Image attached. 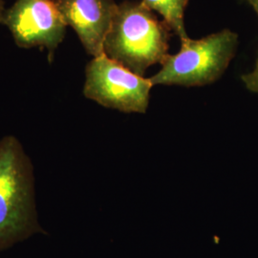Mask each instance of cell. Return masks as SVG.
<instances>
[{"label": "cell", "instance_id": "ba28073f", "mask_svg": "<svg viewBox=\"0 0 258 258\" xmlns=\"http://www.w3.org/2000/svg\"><path fill=\"white\" fill-rule=\"evenodd\" d=\"M249 6L256 13L258 17V0H246ZM242 82L245 84L246 88L250 92L258 95V56L254 69L248 74L243 75L241 77Z\"/></svg>", "mask_w": 258, "mask_h": 258}, {"label": "cell", "instance_id": "277c9868", "mask_svg": "<svg viewBox=\"0 0 258 258\" xmlns=\"http://www.w3.org/2000/svg\"><path fill=\"white\" fill-rule=\"evenodd\" d=\"M152 87L149 79L134 74L104 54L93 57L85 68L84 97L106 108L145 114Z\"/></svg>", "mask_w": 258, "mask_h": 258}, {"label": "cell", "instance_id": "5b68a950", "mask_svg": "<svg viewBox=\"0 0 258 258\" xmlns=\"http://www.w3.org/2000/svg\"><path fill=\"white\" fill-rule=\"evenodd\" d=\"M2 23L18 46L45 48L50 58L62 42L67 27L55 0H17L5 11Z\"/></svg>", "mask_w": 258, "mask_h": 258}, {"label": "cell", "instance_id": "6da1fadb", "mask_svg": "<svg viewBox=\"0 0 258 258\" xmlns=\"http://www.w3.org/2000/svg\"><path fill=\"white\" fill-rule=\"evenodd\" d=\"M170 31L143 1L125 0L118 5L103 54L144 77L150 66L162 64L168 55Z\"/></svg>", "mask_w": 258, "mask_h": 258}, {"label": "cell", "instance_id": "9c48e42d", "mask_svg": "<svg viewBox=\"0 0 258 258\" xmlns=\"http://www.w3.org/2000/svg\"><path fill=\"white\" fill-rule=\"evenodd\" d=\"M5 11L6 9L4 7V2H3V0H0V23H2V21H3Z\"/></svg>", "mask_w": 258, "mask_h": 258}, {"label": "cell", "instance_id": "8992f818", "mask_svg": "<svg viewBox=\"0 0 258 258\" xmlns=\"http://www.w3.org/2000/svg\"><path fill=\"white\" fill-rule=\"evenodd\" d=\"M65 24L80 38L87 54H103V43L118 4L114 0H55Z\"/></svg>", "mask_w": 258, "mask_h": 258}, {"label": "cell", "instance_id": "52a82bcc", "mask_svg": "<svg viewBox=\"0 0 258 258\" xmlns=\"http://www.w3.org/2000/svg\"><path fill=\"white\" fill-rule=\"evenodd\" d=\"M189 0H143L152 11H156L181 41L188 38L184 27V11Z\"/></svg>", "mask_w": 258, "mask_h": 258}, {"label": "cell", "instance_id": "7a4b0ae2", "mask_svg": "<svg viewBox=\"0 0 258 258\" xmlns=\"http://www.w3.org/2000/svg\"><path fill=\"white\" fill-rule=\"evenodd\" d=\"M33 166L19 140L0 141V251L45 233L37 221Z\"/></svg>", "mask_w": 258, "mask_h": 258}, {"label": "cell", "instance_id": "3957f363", "mask_svg": "<svg viewBox=\"0 0 258 258\" xmlns=\"http://www.w3.org/2000/svg\"><path fill=\"white\" fill-rule=\"evenodd\" d=\"M181 50L168 55L162 68L149 78L154 85L201 87L215 83L226 72L238 47V35L224 29L210 36L181 41Z\"/></svg>", "mask_w": 258, "mask_h": 258}]
</instances>
